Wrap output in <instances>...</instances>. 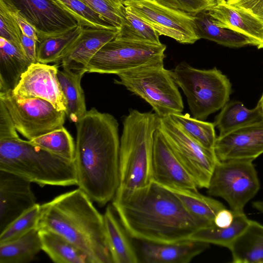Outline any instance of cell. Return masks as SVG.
<instances>
[{
    "mask_svg": "<svg viewBox=\"0 0 263 263\" xmlns=\"http://www.w3.org/2000/svg\"><path fill=\"white\" fill-rule=\"evenodd\" d=\"M159 118L155 113L133 109L124 117L120 140L117 192L140 189L153 182L154 138Z\"/></svg>",
    "mask_w": 263,
    "mask_h": 263,
    "instance_id": "cell-4",
    "label": "cell"
},
{
    "mask_svg": "<svg viewBox=\"0 0 263 263\" xmlns=\"http://www.w3.org/2000/svg\"><path fill=\"white\" fill-rule=\"evenodd\" d=\"M28 142L61 158L74 162L75 142L71 134L64 126L28 140Z\"/></svg>",
    "mask_w": 263,
    "mask_h": 263,
    "instance_id": "cell-32",
    "label": "cell"
},
{
    "mask_svg": "<svg viewBox=\"0 0 263 263\" xmlns=\"http://www.w3.org/2000/svg\"><path fill=\"white\" fill-rule=\"evenodd\" d=\"M157 128L198 188L207 189L218 161L214 151L196 142L170 116L159 118Z\"/></svg>",
    "mask_w": 263,
    "mask_h": 263,
    "instance_id": "cell-11",
    "label": "cell"
},
{
    "mask_svg": "<svg viewBox=\"0 0 263 263\" xmlns=\"http://www.w3.org/2000/svg\"><path fill=\"white\" fill-rule=\"evenodd\" d=\"M167 189L177 196L193 216L209 226L214 224V220L217 213L226 208L221 202L200 194L198 190L179 188Z\"/></svg>",
    "mask_w": 263,
    "mask_h": 263,
    "instance_id": "cell-29",
    "label": "cell"
},
{
    "mask_svg": "<svg viewBox=\"0 0 263 263\" xmlns=\"http://www.w3.org/2000/svg\"><path fill=\"white\" fill-rule=\"evenodd\" d=\"M22 30L16 21L0 0V37L22 47Z\"/></svg>",
    "mask_w": 263,
    "mask_h": 263,
    "instance_id": "cell-38",
    "label": "cell"
},
{
    "mask_svg": "<svg viewBox=\"0 0 263 263\" xmlns=\"http://www.w3.org/2000/svg\"><path fill=\"white\" fill-rule=\"evenodd\" d=\"M114 83L147 102L159 118L180 114L184 105L172 70L163 63L145 66L117 75Z\"/></svg>",
    "mask_w": 263,
    "mask_h": 263,
    "instance_id": "cell-7",
    "label": "cell"
},
{
    "mask_svg": "<svg viewBox=\"0 0 263 263\" xmlns=\"http://www.w3.org/2000/svg\"><path fill=\"white\" fill-rule=\"evenodd\" d=\"M0 101L6 107L20 134L31 140L62 126L66 113L49 102L38 98H19L12 91L0 92Z\"/></svg>",
    "mask_w": 263,
    "mask_h": 263,
    "instance_id": "cell-10",
    "label": "cell"
},
{
    "mask_svg": "<svg viewBox=\"0 0 263 263\" xmlns=\"http://www.w3.org/2000/svg\"><path fill=\"white\" fill-rule=\"evenodd\" d=\"M115 2H116L117 3L119 4H120V5H123V4L126 2L127 0H114Z\"/></svg>",
    "mask_w": 263,
    "mask_h": 263,
    "instance_id": "cell-47",
    "label": "cell"
},
{
    "mask_svg": "<svg viewBox=\"0 0 263 263\" xmlns=\"http://www.w3.org/2000/svg\"><path fill=\"white\" fill-rule=\"evenodd\" d=\"M37 42L35 40L31 39L22 33V47L25 55L32 63H36Z\"/></svg>",
    "mask_w": 263,
    "mask_h": 263,
    "instance_id": "cell-43",
    "label": "cell"
},
{
    "mask_svg": "<svg viewBox=\"0 0 263 263\" xmlns=\"http://www.w3.org/2000/svg\"><path fill=\"white\" fill-rule=\"evenodd\" d=\"M112 205L134 239L177 242L210 226L193 216L172 191L154 182L140 189L116 192Z\"/></svg>",
    "mask_w": 263,
    "mask_h": 263,
    "instance_id": "cell-1",
    "label": "cell"
},
{
    "mask_svg": "<svg viewBox=\"0 0 263 263\" xmlns=\"http://www.w3.org/2000/svg\"><path fill=\"white\" fill-rule=\"evenodd\" d=\"M206 11L217 26L240 33L252 40L258 49H263L262 19L226 0H215Z\"/></svg>",
    "mask_w": 263,
    "mask_h": 263,
    "instance_id": "cell-18",
    "label": "cell"
},
{
    "mask_svg": "<svg viewBox=\"0 0 263 263\" xmlns=\"http://www.w3.org/2000/svg\"><path fill=\"white\" fill-rule=\"evenodd\" d=\"M262 119L263 112L258 104L249 109L240 101H229L221 109L214 123L219 136H223Z\"/></svg>",
    "mask_w": 263,
    "mask_h": 263,
    "instance_id": "cell-25",
    "label": "cell"
},
{
    "mask_svg": "<svg viewBox=\"0 0 263 263\" xmlns=\"http://www.w3.org/2000/svg\"><path fill=\"white\" fill-rule=\"evenodd\" d=\"M172 72L175 82L186 98L193 117L196 119L205 120L230 100V81L216 67L200 69L183 62Z\"/></svg>",
    "mask_w": 263,
    "mask_h": 263,
    "instance_id": "cell-6",
    "label": "cell"
},
{
    "mask_svg": "<svg viewBox=\"0 0 263 263\" xmlns=\"http://www.w3.org/2000/svg\"><path fill=\"white\" fill-rule=\"evenodd\" d=\"M234 219V212L226 208L220 210L216 214L214 220V224L221 228L230 226Z\"/></svg>",
    "mask_w": 263,
    "mask_h": 263,
    "instance_id": "cell-44",
    "label": "cell"
},
{
    "mask_svg": "<svg viewBox=\"0 0 263 263\" xmlns=\"http://www.w3.org/2000/svg\"><path fill=\"white\" fill-rule=\"evenodd\" d=\"M194 23V30L199 40L207 39L231 48L254 46L252 41L248 37L215 24L206 10L195 14Z\"/></svg>",
    "mask_w": 263,
    "mask_h": 263,
    "instance_id": "cell-26",
    "label": "cell"
},
{
    "mask_svg": "<svg viewBox=\"0 0 263 263\" xmlns=\"http://www.w3.org/2000/svg\"><path fill=\"white\" fill-rule=\"evenodd\" d=\"M2 1L14 17L18 23L22 33L26 36L35 40L38 42L39 39L36 31L34 28L29 24V23L23 16L18 10L10 4L6 2L4 0Z\"/></svg>",
    "mask_w": 263,
    "mask_h": 263,
    "instance_id": "cell-41",
    "label": "cell"
},
{
    "mask_svg": "<svg viewBox=\"0 0 263 263\" xmlns=\"http://www.w3.org/2000/svg\"><path fill=\"white\" fill-rule=\"evenodd\" d=\"M124 21L116 37L127 40L161 43L159 34L128 8L124 7Z\"/></svg>",
    "mask_w": 263,
    "mask_h": 263,
    "instance_id": "cell-34",
    "label": "cell"
},
{
    "mask_svg": "<svg viewBox=\"0 0 263 263\" xmlns=\"http://www.w3.org/2000/svg\"><path fill=\"white\" fill-rule=\"evenodd\" d=\"M52 1L62 9L72 16L78 24L85 28H116L81 0Z\"/></svg>",
    "mask_w": 263,
    "mask_h": 263,
    "instance_id": "cell-35",
    "label": "cell"
},
{
    "mask_svg": "<svg viewBox=\"0 0 263 263\" xmlns=\"http://www.w3.org/2000/svg\"><path fill=\"white\" fill-rule=\"evenodd\" d=\"M86 71L84 70H73L62 66L58 70V77L62 90L67 101L65 111L68 118L77 123L87 111L85 96L81 87V79Z\"/></svg>",
    "mask_w": 263,
    "mask_h": 263,
    "instance_id": "cell-24",
    "label": "cell"
},
{
    "mask_svg": "<svg viewBox=\"0 0 263 263\" xmlns=\"http://www.w3.org/2000/svg\"><path fill=\"white\" fill-rule=\"evenodd\" d=\"M41 216V205L36 203L16 218L0 233V243L18 239L33 229L39 228Z\"/></svg>",
    "mask_w": 263,
    "mask_h": 263,
    "instance_id": "cell-36",
    "label": "cell"
},
{
    "mask_svg": "<svg viewBox=\"0 0 263 263\" xmlns=\"http://www.w3.org/2000/svg\"><path fill=\"white\" fill-rule=\"evenodd\" d=\"M31 64L22 47L0 37V92L12 91Z\"/></svg>",
    "mask_w": 263,
    "mask_h": 263,
    "instance_id": "cell-22",
    "label": "cell"
},
{
    "mask_svg": "<svg viewBox=\"0 0 263 263\" xmlns=\"http://www.w3.org/2000/svg\"><path fill=\"white\" fill-rule=\"evenodd\" d=\"M214 151L218 161H253L263 154V119L218 136Z\"/></svg>",
    "mask_w": 263,
    "mask_h": 263,
    "instance_id": "cell-16",
    "label": "cell"
},
{
    "mask_svg": "<svg viewBox=\"0 0 263 263\" xmlns=\"http://www.w3.org/2000/svg\"><path fill=\"white\" fill-rule=\"evenodd\" d=\"M123 5L128 8L159 35L171 37L184 44L199 40L194 30V16L171 8L156 0H127Z\"/></svg>",
    "mask_w": 263,
    "mask_h": 263,
    "instance_id": "cell-12",
    "label": "cell"
},
{
    "mask_svg": "<svg viewBox=\"0 0 263 263\" xmlns=\"http://www.w3.org/2000/svg\"><path fill=\"white\" fill-rule=\"evenodd\" d=\"M17 9L34 28L39 40L68 31L77 21L52 0H4Z\"/></svg>",
    "mask_w": 263,
    "mask_h": 263,
    "instance_id": "cell-13",
    "label": "cell"
},
{
    "mask_svg": "<svg viewBox=\"0 0 263 263\" xmlns=\"http://www.w3.org/2000/svg\"><path fill=\"white\" fill-rule=\"evenodd\" d=\"M30 181L0 170V233L36 204Z\"/></svg>",
    "mask_w": 263,
    "mask_h": 263,
    "instance_id": "cell-17",
    "label": "cell"
},
{
    "mask_svg": "<svg viewBox=\"0 0 263 263\" xmlns=\"http://www.w3.org/2000/svg\"><path fill=\"white\" fill-rule=\"evenodd\" d=\"M76 28L60 34L44 37L37 42L36 62L43 64L59 63L66 51L81 34L83 28Z\"/></svg>",
    "mask_w": 263,
    "mask_h": 263,
    "instance_id": "cell-31",
    "label": "cell"
},
{
    "mask_svg": "<svg viewBox=\"0 0 263 263\" xmlns=\"http://www.w3.org/2000/svg\"><path fill=\"white\" fill-rule=\"evenodd\" d=\"M57 65L32 63L23 73L12 91L19 98H38L51 103L57 109L67 108V101L58 77Z\"/></svg>",
    "mask_w": 263,
    "mask_h": 263,
    "instance_id": "cell-14",
    "label": "cell"
},
{
    "mask_svg": "<svg viewBox=\"0 0 263 263\" xmlns=\"http://www.w3.org/2000/svg\"><path fill=\"white\" fill-rule=\"evenodd\" d=\"M100 14L109 24L120 29L124 21V5L114 0H81Z\"/></svg>",
    "mask_w": 263,
    "mask_h": 263,
    "instance_id": "cell-37",
    "label": "cell"
},
{
    "mask_svg": "<svg viewBox=\"0 0 263 263\" xmlns=\"http://www.w3.org/2000/svg\"><path fill=\"white\" fill-rule=\"evenodd\" d=\"M41 250L42 242L37 228L18 239L0 243V263H28Z\"/></svg>",
    "mask_w": 263,
    "mask_h": 263,
    "instance_id": "cell-28",
    "label": "cell"
},
{
    "mask_svg": "<svg viewBox=\"0 0 263 263\" xmlns=\"http://www.w3.org/2000/svg\"><path fill=\"white\" fill-rule=\"evenodd\" d=\"M167 7L179 9L194 16L197 13L206 10L215 0H156Z\"/></svg>",
    "mask_w": 263,
    "mask_h": 263,
    "instance_id": "cell-39",
    "label": "cell"
},
{
    "mask_svg": "<svg viewBox=\"0 0 263 263\" xmlns=\"http://www.w3.org/2000/svg\"><path fill=\"white\" fill-rule=\"evenodd\" d=\"M170 116L196 142L206 148L214 150L217 137L214 123L191 117L189 114H176Z\"/></svg>",
    "mask_w": 263,
    "mask_h": 263,
    "instance_id": "cell-33",
    "label": "cell"
},
{
    "mask_svg": "<svg viewBox=\"0 0 263 263\" xmlns=\"http://www.w3.org/2000/svg\"><path fill=\"white\" fill-rule=\"evenodd\" d=\"M257 104L260 106L263 112V93L262 94L260 99L259 100Z\"/></svg>",
    "mask_w": 263,
    "mask_h": 263,
    "instance_id": "cell-46",
    "label": "cell"
},
{
    "mask_svg": "<svg viewBox=\"0 0 263 263\" xmlns=\"http://www.w3.org/2000/svg\"><path fill=\"white\" fill-rule=\"evenodd\" d=\"M0 170L40 186L77 185L74 162L34 146L19 136L0 140Z\"/></svg>",
    "mask_w": 263,
    "mask_h": 263,
    "instance_id": "cell-5",
    "label": "cell"
},
{
    "mask_svg": "<svg viewBox=\"0 0 263 263\" xmlns=\"http://www.w3.org/2000/svg\"><path fill=\"white\" fill-rule=\"evenodd\" d=\"M232 6L243 9L263 20V0H226Z\"/></svg>",
    "mask_w": 263,
    "mask_h": 263,
    "instance_id": "cell-42",
    "label": "cell"
},
{
    "mask_svg": "<svg viewBox=\"0 0 263 263\" xmlns=\"http://www.w3.org/2000/svg\"><path fill=\"white\" fill-rule=\"evenodd\" d=\"M17 132L8 110L0 101V140L17 137Z\"/></svg>",
    "mask_w": 263,
    "mask_h": 263,
    "instance_id": "cell-40",
    "label": "cell"
},
{
    "mask_svg": "<svg viewBox=\"0 0 263 263\" xmlns=\"http://www.w3.org/2000/svg\"><path fill=\"white\" fill-rule=\"evenodd\" d=\"M228 249L234 263H263V225L252 220Z\"/></svg>",
    "mask_w": 263,
    "mask_h": 263,
    "instance_id": "cell-23",
    "label": "cell"
},
{
    "mask_svg": "<svg viewBox=\"0 0 263 263\" xmlns=\"http://www.w3.org/2000/svg\"><path fill=\"white\" fill-rule=\"evenodd\" d=\"M38 227L73 243L88 256L91 263H113L103 215L79 187L41 204Z\"/></svg>",
    "mask_w": 263,
    "mask_h": 263,
    "instance_id": "cell-3",
    "label": "cell"
},
{
    "mask_svg": "<svg viewBox=\"0 0 263 263\" xmlns=\"http://www.w3.org/2000/svg\"><path fill=\"white\" fill-rule=\"evenodd\" d=\"M118 29L85 28L69 47L62 59V66L84 70L92 57L106 43L115 39Z\"/></svg>",
    "mask_w": 263,
    "mask_h": 263,
    "instance_id": "cell-20",
    "label": "cell"
},
{
    "mask_svg": "<svg viewBox=\"0 0 263 263\" xmlns=\"http://www.w3.org/2000/svg\"><path fill=\"white\" fill-rule=\"evenodd\" d=\"M166 45L116 37L92 57L86 72L118 74L145 66L163 63Z\"/></svg>",
    "mask_w": 263,
    "mask_h": 263,
    "instance_id": "cell-8",
    "label": "cell"
},
{
    "mask_svg": "<svg viewBox=\"0 0 263 263\" xmlns=\"http://www.w3.org/2000/svg\"><path fill=\"white\" fill-rule=\"evenodd\" d=\"M42 250L54 262L91 263L88 256L60 235L39 229Z\"/></svg>",
    "mask_w": 263,
    "mask_h": 263,
    "instance_id": "cell-27",
    "label": "cell"
},
{
    "mask_svg": "<svg viewBox=\"0 0 263 263\" xmlns=\"http://www.w3.org/2000/svg\"><path fill=\"white\" fill-rule=\"evenodd\" d=\"M234 212V219L230 226L221 228L214 224L205 227L197 230L189 239L228 248L246 228L250 220L243 212Z\"/></svg>",
    "mask_w": 263,
    "mask_h": 263,
    "instance_id": "cell-30",
    "label": "cell"
},
{
    "mask_svg": "<svg viewBox=\"0 0 263 263\" xmlns=\"http://www.w3.org/2000/svg\"><path fill=\"white\" fill-rule=\"evenodd\" d=\"M76 124L77 185L103 206L112 200L119 184V124L111 114L93 107Z\"/></svg>",
    "mask_w": 263,
    "mask_h": 263,
    "instance_id": "cell-2",
    "label": "cell"
},
{
    "mask_svg": "<svg viewBox=\"0 0 263 263\" xmlns=\"http://www.w3.org/2000/svg\"><path fill=\"white\" fill-rule=\"evenodd\" d=\"M253 206L256 210L263 214V201H255Z\"/></svg>",
    "mask_w": 263,
    "mask_h": 263,
    "instance_id": "cell-45",
    "label": "cell"
},
{
    "mask_svg": "<svg viewBox=\"0 0 263 263\" xmlns=\"http://www.w3.org/2000/svg\"><path fill=\"white\" fill-rule=\"evenodd\" d=\"M259 188L253 161L231 160L217 162L206 189L209 195L225 200L233 211L242 212Z\"/></svg>",
    "mask_w": 263,
    "mask_h": 263,
    "instance_id": "cell-9",
    "label": "cell"
},
{
    "mask_svg": "<svg viewBox=\"0 0 263 263\" xmlns=\"http://www.w3.org/2000/svg\"><path fill=\"white\" fill-rule=\"evenodd\" d=\"M135 240L139 263H187L210 245L190 239L170 243Z\"/></svg>",
    "mask_w": 263,
    "mask_h": 263,
    "instance_id": "cell-19",
    "label": "cell"
},
{
    "mask_svg": "<svg viewBox=\"0 0 263 263\" xmlns=\"http://www.w3.org/2000/svg\"><path fill=\"white\" fill-rule=\"evenodd\" d=\"M152 170L153 182L160 185L166 188L197 190L195 181L158 128L154 138Z\"/></svg>",
    "mask_w": 263,
    "mask_h": 263,
    "instance_id": "cell-15",
    "label": "cell"
},
{
    "mask_svg": "<svg viewBox=\"0 0 263 263\" xmlns=\"http://www.w3.org/2000/svg\"><path fill=\"white\" fill-rule=\"evenodd\" d=\"M103 218L113 263H139L132 238L122 224L112 204L106 208Z\"/></svg>",
    "mask_w": 263,
    "mask_h": 263,
    "instance_id": "cell-21",
    "label": "cell"
}]
</instances>
